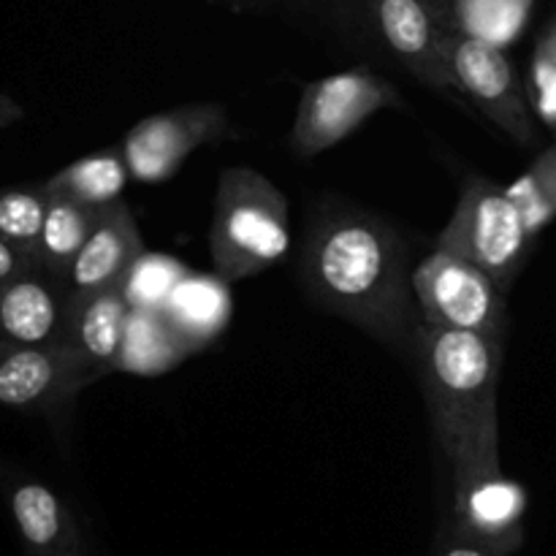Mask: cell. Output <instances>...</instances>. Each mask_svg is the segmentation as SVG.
Instances as JSON below:
<instances>
[{"label": "cell", "mask_w": 556, "mask_h": 556, "mask_svg": "<svg viewBox=\"0 0 556 556\" xmlns=\"http://www.w3.org/2000/svg\"><path fill=\"white\" fill-rule=\"evenodd\" d=\"M299 271L320 307L394 351L413 353L421 320L410 248L389 220L345 201L324 206L307 228Z\"/></svg>", "instance_id": "obj_1"}, {"label": "cell", "mask_w": 556, "mask_h": 556, "mask_svg": "<svg viewBox=\"0 0 556 556\" xmlns=\"http://www.w3.org/2000/svg\"><path fill=\"white\" fill-rule=\"evenodd\" d=\"M413 356L434 440L451 470L500 462L497 389L505 342L472 331L418 326Z\"/></svg>", "instance_id": "obj_2"}, {"label": "cell", "mask_w": 556, "mask_h": 556, "mask_svg": "<svg viewBox=\"0 0 556 556\" xmlns=\"http://www.w3.org/2000/svg\"><path fill=\"white\" fill-rule=\"evenodd\" d=\"M291 248L288 199L275 182L248 166H231L217 179L210 226L215 277L239 282L280 264Z\"/></svg>", "instance_id": "obj_3"}, {"label": "cell", "mask_w": 556, "mask_h": 556, "mask_svg": "<svg viewBox=\"0 0 556 556\" xmlns=\"http://www.w3.org/2000/svg\"><path fill=\"white\" fill-rule=\"evenodd\" d=\"M434 248L470 261L508 296L535 244L500 182L470 174Z\"/></svg>", "instance_id": "obj_4"}, {"label": "cell", "mask_w": 556, "mask_h": 556, "mask_svg": "<svg viewBox=\"0 0 556 556\" xmlns=\"http://www.w3.org/2000/svg\"><path fill=\"white\" fill-rule=\"evenodd\" d=\"M410 288L421 326L508 340V296L470 261L434 248L410 271Z\"/></svg>", "instance_id": "obj_5"}, {"label": "cell", "mask_w": 556, "mask_h": 556, "mask_svg": "<svg viewBox=\"0 0 556 556\" xmlns=\"http://www.w3.org/2000/svg\"><path fill=\"white\" fill-rule=\"evenodd\" d=\"M400 106L396 87L364 65L324 76L304 87L291 128V147L299 157H315L345 141L372 114Z\"/></svg>", "instance_id": "obj_6"}, {"label": "cell", "mask_w": 556, "mask_h": 556, "mask_svg": "<svg viewBox=\"0 0 556 556\" xmlns=\"http://www.w3.org/2000/svg\"><path fill=\"white\" fill-rule=\"evenodd\" d=\"M448 68L456 92L486 114L492 125L519 147L535 144V117L527 103L525 85L503 47L456 30L448 41Z\"/></svg>", "instance_id": "obj_7"}, {"label": "cell", "mask_w": 556, "mask_h": 556, "mask_svg": "<svg viewBox=\"0 0 556 556\" xmlns=\"http://www.w3.org/2000/svg\"><path fill=\"white\" fill-rule=\"evenodd\" d=\"M454 530L486 548L489 556H514L525 543L527 492L510 481L500 462L456 467Z\"/></svg>", "instance_id": "obj_8"}, {"label": "cell", "mask_w": 556, "mask_h": 556, "mask_svg": "<svg viewBox=\"0 0 556 556\" xmlns=\"http://www.w3.org/2000/svg\"><path fill=\"white\" fill-rule=\"evenodd\" d=\"M375 22L394 58L424 85L456 92L448 41L459 27L451 0H369Z\"/></svg>", "instance_id": "obj_9"}, {"label": "cell", "mask_w": 556, "mask_h": 556, "mask_svg": "<svg viewBox=\"0 0 556 556\" xmlns=\"http://www.w3.org/2000/svg\"><path fill=\"white\" fill-rule=\"evenodd\" d=\"M228 130L226 112L217 103H193L139 119L119 144L128 174L139 182H163L206 141Z\"/></svg>", "instance_id": "obj_10"}, {"label": "cell", "mask_w": 556, "mask_h": 556, "mask_svg": "<svg viewBox=\"0 0 556 556\" xmlns=\"http://www.w3.org/2000/svg\"><path fill=\"white\" fill-rule=\"evenodd\" d=\"M90 378L65 342L0 345V405L25 413H58Z\"/></svg>", "instance_id": "obj_11"}, {"label": "cell", "mask_w": 556, "mask_h": 556, "mask_svg": "<svg viewBox=\"0 0 556 556\" xmlns=\"http://www.w3.org/2000/svg\"><path fill=\"white\" fill-rule=\"evenodd\" d=\"M141 255L144 239L130 206L123 199L101 206L65 277V299L123 286Z\"/></svg>", "instance_id": "obj_12"}, {"label": "cell", "mask_w": 556, "mask_h": 556, "mask_svg": "<svg viewBox=\"0 0 556 556\" xmlns=\"http://www.w3.org/2000/svg\"><path fill=\"white\" fill-rule=\"evenodd\" d=\"M128 309L130 302L123 286L65 299L63 342L79 358L90 383L117 372Z\"/></svg>", "instance_id": "obj_13"}, {"label": "cell", "mask_w": 556, "mask_h": 556, "mask_svg": "<svg viewBox=\"0 0 556 556\" xmlns=\"http://www.w3.org/2000/svg\"><path fill=\"white\" fill-rule=\"evenodd\" d=\"M65 288L27 266L0 282V345H52L63 342Z\"/></svg>", "instance_id": "obj_14"}, {"label": "cell", "mask_w": 556, "mask_h": 556, "mask_svg": "<svg viewBox=\"0 0 556 556\" xmlns=\"http://www.w3.org/2000/svg\"><path fill=\"white\" fill-rule=\"evenodd\" d=\"M5 500L27 556H85L79 525L58 492L36 478H11Z\"/></svg>", "instance_id": "obj_15"}, {"label": "cell", "mask_w": 556, "mask_h": 556, "mask_svg": "<svg viewBox=\"0 0 556 556\" xmlns=\"http://www.w3.org/2000/svg\"><path fill=\"white\" fill-rule=\"evenodd\" d=\"M190 348L161 307L130 304L117 369L130 375H163L190 356Z\"/></svg>", "instance_id": "obj_16"}, {"label": "cell", "mask_w": 556, "mask_h": 556, "mask_svg": "<svg viewBox=\"0 0 556 556\" xmlns=\"http://www.w3.org/2000/svg\"><path fill=\"white\" fill-rule=\"evenodd\" d=\"M226 286L228 282H223L220 277L212 280L201 275H182L161 304L166 318L193 353L204 348L231 315Z\"/></svg>", "instance_id": "obj_17"}, {"label": "cell", "mask_w": 556, "mask_h": 556, "mask_svg": "<svg viewBox=\"0 0 556 556\" xmlns=\"http://www.w3.org/2000/svg\"><path fill=\"white\" fill-rule=\"evenodd\" d=\"M98 210L76 204L63 195L47 193L41 228H38L36 248H33V266L65 288L71 264H74L85 237L90 233Z\"/></svg>", "instance_id": "obj_18"}, {"label": "cell", "mask_w": 556, "mask_h": 556, "mask_svg": "<svg viewBox=\"0 0 556 556\" xmlns=\"http://www.w3.org/2000/svg\"><path fill=\"white\" fill-rule=\"evenodd\" d=\"M128 179V166H125L123 152H119L117 144L112 150L96 152V155L68 163L58 174H52L41 188L49 195H63V199L76 201V204L98 210V206L123 199Z\"/></svg>", "instance_id": "obj_19"}, {"label": "cell", "mask_w": 556, "mask_h": 556, "mask_svg": "<svg viewBox=\"0 0 556 556\" xmlns=\"http://www.w3.org/2000/svg\"><path fill=\"white\" fill-rule=\"evenodd\" d=\"M510 204L519 212V220L525 226L527 239L538 244L541 233L556 215V150L546 147L541 155L532 161V166L505 188Z\"/></svg>", "instance_id": "obj_20"}, {"label": "cell", "mask_w": 556, "mask_h": 556, "mask_svg": "<svg viewBox=\"0 0 556 556\" xmlns=\"http://www.w3.org/2000/svg\"><path fill=\"white\" fill-rule=\"evenodd\" d=\"M527 11L530 0H456L454 20L467 36L503 47L525 25Z\"/></svg>", "instance_id": "obj_21"}, {"label": "cell", "mask_w": 556, "mask_h": 556, "mask_svg": "<svg viewBox=\"0 0 556 556\" xmlns=\"http://www.w3.org/2000/svg\"><path fill=\"white\" fill-rule=\"evenodd\" d=\"M47 193L36 188H3L0 190V239L20 250L33 261L38 228H41Z\"/></svg>", "instance_id": "obj_22"}, {"label": "cell", "mask_w": 556, "mask_h": 556, "mask_svg": "<svg viewBox=\"0 0 556 556\" xmlns=\"http://www.w3.org/2000/svg\"><path fill=\"white\" fill-rule=\"evenodd\" d=\"M525 96L530 112L546 130L556 128V25L546 22L530 58L525 79Z\"/></svg>", "instance_id": "obj_23"}, {"label": "cell", "mask_w": 556, "mask_h": 556, "mask_svg": "<svg viewBox=\"0 0 556 556\" xmlns=\"http://www.w3.org/2000/svg\"><path fill=\"white\" fill-rule=\"evenodd\" d=\"M182 275L185 271L174 261L150 258L144 253L125 277V296H128L130 304H139V307H161L166 302L168 291L177 286Z\"/></svg>", "instance_id": "obj_24"}, {"label": "cell", "mask_w": 556, "mask_h": 556, "mask_svg": "<svg viewBox=\"0 0 556 556\" xmlns=\"http://www.w3.org/2000/svg\"><path fill=\"white\" fill-rule=\"evenodd\" d=\"M27 266H33V261L27 255H22L16 248H11L5 239H0V282L11 280L20 271H25Z\"/></svg>", "instance_id": "obj_25"}, {"label": "cell", "mask_w": 556, "mask_h": 556, "mask_svg": "<svg viewBox=\"0 0 556 556\" xmlns=\"http://www.w3.org/2000/svg\"><path fill=\"white\" fill-rule=\"evenodd\" d=\"M438 556H489V554L486 548H481L476 541H470V538L459 535V532L451 527L448 538H445L443 546H440Z\"/></svg>", "instance_id": "obj_26"}, {"label": "cell", "mask_w": 556, "mask_h": 556, "mask_svg": "<svg viewBox=\"0 0 556 556\" xmlns=\"http://www.w3.org/2000/svg\"><path fill=\"white\" fill-rule=\"evenodd\" d=\"M223 3H228L231 9H237V11H244V9H255V5H261L264 0H223Z\"/></svg>", "instance_id": "obj_27"}]
</instances>
